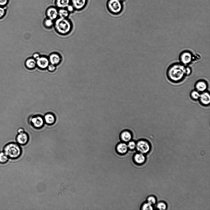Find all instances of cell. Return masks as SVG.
I'll return each mask as SVG.
<instances>
[{
	"label": "cell",
	"instance_id": "obj_1",
	"mask_svg": "<svg viewBox=\"0 0 210 210\" xmlns=\"http://www.w3.org/2000/svg\"><path fill=\"white\" fill-rule=\"evenodd\" d=\"M191 73V70L189 67L180 63H175L170 65L168 68L167 75L170 81L178 83L182 81Z\"/></svg>",
	"mask_w": 210,
	"mask_h": 210
},
{
	"label": "cell",
	"instance_id": "obj_2",
	"mask_svg": "<svg viewBox=\"0 0 210 210\" xmlns=\"http://www.w3.org/2000/svg\"><path fill=\"white\" fill-rule=\"evenodd\" d=\"M54 25L58 33L62 35L69 33L73 27L72 23L68 18L58 17L55 21Z\"/></svg>",
	"mask_w": 210,
	"mask_h": 210
},
{
	"label": "cell",
	"instance_id": "obj_3",
	"mask_svg": "<svg viewBox=\"0 0 210 210\" xmlns=\"http://www.w3.org/2000/svg\"><path fill=\"white\" fill-rule=\"evenodd\" d=\"M4 151L9 158L14 159L19 158L22 153L21 148L19 144L14 142L8 144L4 147Z\"/></svg>",
	"mask_w": 210,
	"mask_h": 210
},
{
	"label": "cell",
	"instance_id": "obj_4",
	"mask_svg": "<svg viewBox=\"0 0 210 210\" xmlns=\"http://www.w3.org/2000/svg\"><path fill=\"white\" fill-rule=\"evenodd\" d=\"M107 6L110 12L114 15L120 14L123 9L122 2L119 0H108Z\"/></svg>",
	"mask_w": 210,
	"mask_h": 210
},
{
	"label": "cell",
	"instance_id": "obj_5",
	"mask_svg": "<svg viewBox=\"0 0 210 210\" xmlns=\"http://www.w3.org/2000/svg\"><path fill=\"white\" fill-rule=\"evenodd\" d=\"M179 59L181 63L187 66L195 60V57L191 51L185 50L181 52Z\"/></svg>",
	"mask_w": 210,
	"mask_h": 210
},
{
	"label": "cell",
	"instance_id": "obj_6",
	"mask_svg": "<svg viewBox=\"0 0 210 210\" xmlns=\"http://www.w3.org/2000/svg\"><path fill=\"white\" fill-rule=\"evenodd\" d=\"M136 148L139 153L145 154L149 151L150 146L147 141L142 140L136 143Z\"/></svg>",
	"mask_w": 210,
	"mask_h": 210
},
{
	"label": "cell",
	"instance_id": "obj_7",
	"mask_svg": "<svg viewBox=\"0 0 210 210\" xmlns=\"http://www.w3.org/2000/svg\"><path fill=\"white\" fill-rule=\"evenodd\" d=\"M58 9L56 6H49L45 12L46 16L47 18L50 19L52 20L55 21L58 18Z\"/></svg>",
	"mask_w": 210,
	"mask_h": 210
},
{
	"label": "cell",
	"instance_id": "obj_8",
	"mask_svg": "<svg viewBox=\"0 0 210 210\" xmlns=\"http://www.w3.org/2000/svg\"><path fill=\"white\" fill-rule=\"evenodd\" d=\"M30 121L32 126L36 129L41 128L45 122L43 118L40 115H36L32 117Z\"/></svg>",
	"mask_w": 210,
	"mask_h": 210
},
{
	"label": "cell",
	"instance_id": "obj_9",
	"mask_svg": "<svg viewBox=\"0 0 210 210\" xmlns=\"http://www.w3.org/2000/svg\"><path fill=\"white\" fill-rule=\"evenodd\" d=\"M88 0H70V4L73 5L75 11H80L86 7Z\"/></svg>",
	"mask_w": 210,
	"mask_h": 210
},
{
	"label": "cell",
	"instance_id": "obj_10",
	"mask_svg": "<svg viewBox=\"0 0 210 210\" xmlns=\"http://www.w3.org/2000/svg\"><path fill=\"white\" fill-rule=\"evenodd\" d=\"M29 140L28 134L24 132L18 133L16 137V140L18 144L21 145H25L27 144Z\"/></svg>",
	"mask_w": 210,
	"mask_h": 210
},
{
	"label": "cell",
	"instance_id": "obj_11",
	"mask_svg": "<svg viewBox=\"0 0 210 210\" xmlns=\"http://www.w3.org/2000/svg\"><path fill=\"white\" fill-rule=\"evenodd\" d=\"M36 61L37 66L42 69H47L50 64L48 58L45 56H41Z\"/></svg>",
	"mask_w": 210,
	"mask_h": 210
},
{
	"label": "cell",
	"instance_id": "obj_12",
	"mask_svg": "<svg viewBox=\"0 0 210 210\" xmlns=\"http://www.w3.org/2000/svg\"><path fill=\"white\" fill-rule=\"evenodd\" d=\"M50 64L56 65L61 63L62 58L60 55L57 53L51 54L48 58Z\"/></svg>",
	"mask_w": 210,
	"mask_h": 210
},
{
	"label": "cell",
	"instance_id": "obj_13",
	"mask_svg": "<svg viewBox=\"0 0 210 210\" xmlns=\"http://www.w3.org/2000/svg\"><path fill=\"white\" fill-rule=\"evenodd\" d=\"M207 83L204 80H201L197 82L195 85V88L199 92H204L207 88Z\"/></svg>",
	"mask_w": 210,
	"mask_h": 210
},
{
	"label": "cell",
	"instance_id": "obj_14",
	"mask_svg": "<svg viewBox=\"0 0 210 210\" xmlns=\"http://www.w3.org/2000/svg\"><path fill=\"white\" fill-rule=\"evenodd\" d=\"M201 104L204 105H208L210 103V95L207 92H204L200 96L199 99Z\"/></svg>",
	"mask_w": 210,
	"mask_h": 210
},
{
	"label": "cell",
	"instance_id": "obj_15",
	"mask_svg": "<svg viewBox=\"0 0 210 210\" xmlns=\"http://www.w3.org/2000/svg\"><path fill=\"white\" fill-rule=\"evenodd\" d=\"M55 4L58 9H65L70 4V0H55Z\"/></svg>",
	"mask_w": 210,
	"mask_h": 210
},
{
	"label": "cell",
	"instance_id": "obj_16",
	"mask_svg": "<svg viewBox=\"0 0 210 210\" xmlns=\"http://www.w3.org/2000/svg\"><path fill=\"white\" fill-rule=\"evenodd\" d=\"M127 145L125 143H120L116 147L117 152L120 154H126L128 150Z\"/></svg>",
	"mask_w": 210,
	"mask_h": 210
},
{
	"label": "cell",
	"instance_id": "obj_17",
	"mask_svg": "<svg viewBox=\"0 0 210 210\" xmlns=\"http://www.w3.org/2000/svg\"><path fill=\"white\" fill-rule=\"evenodd\" d=\"M43 119L44 122L49 125L54 124L56 121L55 116L53 114L51 113L46 114Z\"/></svg>",
	"mask_w": 210,
	"mask_h": 210
},
{
	"label": "cell",
	"instance_id": "obj_18",
	"mask_svg": "<svg viewBox=\"0 0 210 210\" xmlns=\"http://www.w3.org/2000/svg\"><path fill=\"white\" fill-rule=\"evenodd\" d=\"M25 65L26 67L29 69H34L37 66L36 60L33 58H28L26 61Z\"/></svg>",
	"mask_w": 210,
	"mask_h": 210
},
{
	"label": "cell",
	"instance_id": "obj_19",
	"mask_svg": "<svg viewBox=\"0 0 210 210\" xmlns=\"http://www.w3.org/2000/svg\"><path fill=\"white\" fill-rule=\"evenodd\" d=\"M146 160L143 154L139 153L136 154L134 157V160L137 164H141L144 162Z\"/></svg>",
	"mask_w": 210,
	"mask_h": 210
},
{
	"label": "cell",
	"instance_id": "obj_20",
	"mask_svg": "<svg viewBox=\"0 0 210 210\" xmlns=\"http://www.w3.org/2000/svg\"><path fill=\"white\" fill-rule=\"evenodd\" d=\"M69 12L66 8L60 9H58V16L59 18H68L70 14Z\"/></svg>",
	"mask_w": 210,
	"mask_h": 210
},
{
	"label": "cell",
	"instance_id": "obj_21",
	"mask_svg": "<svg viewBox=\"0 0 210 210\" xmlns=\"http://www.w3.org/2000/svg\"><path fill=\"white\" fill-rule=\"evenodd\" d=\"M121 139L125 142H129L132 138V136L128 131H124L121 134Z\"/></svg>",
	"mask_w": 210,
	"mask_h": 210
},
{
	"label": "cell",
	"instance_id": "obj_22",
	"mask_svg": "<svg viewBox=\"0 0 210 210\" xmlns=\"http://www.w3.org/2000/svg\"><path fill=\"white\" fill-rule=\"evenodd\" d=\"M43 24L45 27L50 28L54 25V22L52 20L47 18L44 20Z\"/></svg>",
	"mask_w": 210,
	"mask_h": 210
},
{
	"label": "cell",
	"instance_id": "obj_23",
	"mask_svg": "<svg viewBox=\"0 0 210 210\" xmlns=\"http://www.w3.org/2000/svg\"><path fill=\"white\" fill-rule=\"evenodd\" d=\"M9 157L3 152H0V163L4 164L7 162Z\"/></svg>",
	"mask_w": 210,
	"mask_h": 210
},
{
	"label": "cell",
	"instance_id": "obj_24",
	"mask_svg": "<svg viewBox=\"0 0 210 210\" xmlns=\"http://www.w3.org/2000/svg\"><path fill=\"white\" fill-rule=\"evenodd\" d=\"M199 91L196 90L193 91L191 93V96L192 99L194 100H198L199 99L200 94Z\"/></svg>",
	"mask_w": 210,
	"mask_h": 210
},
{
	"label": "cell",
	"instance_id": "obj_25",
	"mask_svg": "<svg viewBox=\"0 0 210 210\" xmlns=\"http://www.w3.org/2000/svg\"><path fill=\"white\" fill-rule=\"evenodd\" d=\"M136 143L134 141H130L129 142L127 146L128 149L130 150H134L136 147Z\"/></svg>",
	"mask_w": 210,
	"mask_h": 210
},
{
	"label": "cell",
	"instance_id": "obj_26",
	"mask_svg": "<svg viewBox=\"0 0 210 210\" xmlns=\"http://www.w3.org/2000/svg\"><path fill=\"white\" fill-rule=\"evenodd\" d=\"M142 210H153V208L152 205L149 204V203H146L143 205L142 206Z\"/></svg>",
	"mask_w": 210,
	"mask_h": 210
},
{
	"label": "cell",
	"instance_id": "obj_27",
	"mask_svg": "<svg viewBox=\"0 0 210 210\" xmlns=\"http://www.w3.org/2000/svg\"><path fill=\"white\" fill-rule=\"evenodd\" d=\"M157 208L160 210H165L167 208L166 205L165 203L160 202L157 205Z\"/></svg>",
	"mask_w": 210,
	"mask_h": 210
},
{
	"label": "cell",
	"instance_id": "obj_28",
	"mask_svg": "<svg viewBox=\"0 0 210 210\" xmlns=\"http://www.w3.org/2000/svg\"><path fill=\"white\" fill-rule=\"evenodd\" d=\"M66 9L69 12L70 14L74 12L75 11L74 6L71 4L68 6Z\"/></svg>",
	"mask_w": 210,
	"mask_h": 210
},
{
	"label": "cell",
	"instance_id": "obj_29",
	"mask_svg": "<svg viewBox=\"0 0 210 210\" xmlns=\"http://www.w3.org/2000/svg\"><path fill=\"white\" fill-rule=\"evenodd\" d=\"M47 68L49 71L53 72L56 69V65L50 63Z\"/></svg>",
	"mask_w": 210,
	"mask_h": 210
},
{
	"label": "cell",
	"instance_id": "obj_30",
	"mask_svg": "<svg viewBox=\"0 0 210 210\" xmlns=\"http://www.w3.org/2000/svg\"><path fill=\"white\" fill-rule=\"evenodd\" d=\"M148 203L151 205H153L155 204L156 202L155 199L154 197L151 196L149 197L147 199Z\"/></svg>",
	"mask_w": 210,
	"mask_h": 210
},
{
	"label": "cell",
	"instance_id": "obj_31",
	"mask_svg": "<svg viewBox=\"0 0 210 210\" xmlns=\"http://www.w3.org/2000/svg\"><path fill=\"white\" fill-rule=\"evenodd\" d=\"M5 11L3 8L0 7V19L3 18L5 16Z\"/></svg>",
	"mask_w": 210,
	"mask_h": 210
},
{
	"label": "cell",
	"instance_id": "obj_32",
	"mask_svg": "<svg viewBox=\"0 0 210 210\" xmlns=\"http://www.w3.org/2000/svg\"><path fill=\"white\" fill-rule=\"evenodd\" d=\"M8 0H0V6H4L7 4Z\"/></svg>",
	"mask_w": 210,
	"mask_h": 210
},
{
	"label": "cell",
	"instance_id": "obj_33",
	"mask_svg": "<svg viewBox=\"0 0 210 210\" xmlns=\"http://www.w3.org/2000/svg\"><path fill=\"white\" fill-rule=\"evenodd\" d=\"M41 56L40 54L38 53H35L34 54L33 56V58L35 59L36 60H37Z\"/></svg>",
	"mask_w": 210,
	"mask_h": 210
},
{
	"label": "cell",
	"instance_id": "obj_34",
	"mask_svg": "<svg viewBox=\"0 0 210 210\" xmlns=\"http://www.w3.org/2000/svg\"><path fill=\"white\" fill-rule=\"evenodd\" d=\"M24 132V130L22 128L19 129L18 131V133Z\"/></svg>",
	"mask_w": 210,
	"mask_h": 210
},
{
	"label": "cell",
	"instance_id": "obj_35",
	"mask_svg": "<svg viewBox=\"0 0 210 210\" xmlns=\"http://www.w3.org/2000/svg\"><path fill=\"white\" fill-rule=\"evenodd\" d=\"M119 1L122 2L123 1H125V0H119Z\"/></svg>",
	"mask_w": 210,
	"mask_h": 210
}]
</instances>
